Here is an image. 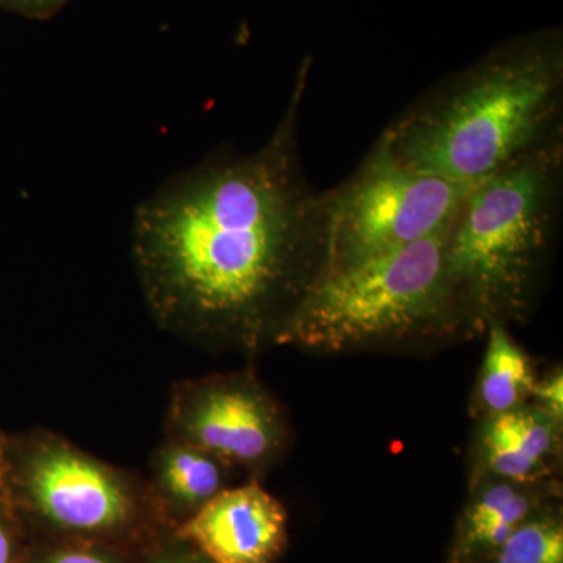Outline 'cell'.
Segmentation results:
<instances>
[{"label":"cell","instance_id":"277c9868","mask_svg":"<svg viewBox=\"0 0 563 563\" xmlns=\"http://www.w3.org/2000/svg\"><path fill=\"white\" fill-rule=\"evenodd\" d=\"M448 229L321 274L274 343L344 352L472 329L448 277Z\"/></svg>","mask_w":563,"mask_h":563},{"label":"cell","instance_id":"3957f363","mask_svg":"<svg viewBox=\"0 0 563 563\" xmlns=\"http://www.w3.org/2000/svg\"><path fill=\"white\" fill-rule=\"evenodd\" d=\"M563 140L555 139L472 190L446 235V272L470 328L521 320L553 242Z\"/></svg>","mask_w":563,"mask_h":563},{"label":"cell","instance_id":"4fadbf2b","mask_svg":"<svg viewBox=\"0 0 563 563\" xmlns=\"http://www.w3.org/2000/svg\"><path fill=\"white\" fill-rule=\"evenodd\" d=\"M495 563H563L562 521L554 515H531L496 548Z\"/></svg>","mask_w":563,"mask_h":563},{"label":"cell","instance_id":"9a60e30c","mask_svg":"<svg viewBox=\"0 0 563 563\" xmlns=\"http://www.w3.org/2000/svg\"><path fill=\"white\" fill-rule=\"evenodd\" d=\"M41 563H120L110 551L98 544L70 543L55 548Z\"/></svg>","mask_w":563,"mask_h":563},{"label":"cell","instance_id":"7c38bea8","mask_svg":"<svg viewBox=\"0 0 563 563\" xmlns=\"http://www.w3.org/2000/svg\"><path fill=\"white\" fill-rule=\"evenodd\" d=\"M470 504L462 528V544L466 553L495 551L515 529L532 515L537 496L533 485L485 477Z\"/></svg>","mask_w":563,"mask_h":563},{"label":"cell","instance_id":"6da1fadb","mask_svg":"<svg viewBox=\"0 0 563 563\" xmlns=\"http://www.w3.org/2000/svg\"><path fill=\"white\" fill-rule=\"evenodd\" d=\"M309 68L306 60L263 146L180 173L135 210L133 262L151 313L168 331L258 350L320 277L324 192L303 176L298 135Z\"/></svg>","mask_w":563,"mask_h":563},{"label":"cell","instance_id":"9c48e42d","mask_svg":"<svg viewBox=\"0 0 563 563\" xmlns=\"http://www.w3.org/2000/svg\"><path fill=\"white\" fill-rule=\"evenodd\" d=\"M562 424L533 404L484 418L479 433L483 476L540 484L561 454Z\"/></svg>","mask_w":563,"mask_h":563},{"label":"cell","instance_id":"30bf717a","mask_svg":"<svg viewBox=\"0 0 563 563\" xmlns=\"http://www.w3.org/2000/svg\"><path fill=\"white\" fill-rule=\"evenodd\" d=\"M151 466L155 495L187 518L228 488L233 472L206 451L169 439L155 451Z\"/></svg>","mask_w":563,"mask_h":563},{"label":"cell","instance_id":"7a4b0ae2","mask_svg":"<svg viewBox=\"0 0 563 563\" xmlns=\"http://www.w3.org/2000/svg\"><path fill=\"white\" fill-rule=\"evenodd\" d=\"M562 96V29H543L444 77L380 136L402 165L476 185L561 139Z\"/></svg>","mask_w":563,"mask_h":563},{"label":"cell","instance_id":"5bb4252c","mask_svg":"<svg viewBox=\"0 0 563 563\" xmlns=\"http://www.w3.org/2000/svg\"><path fill=\"white\" fill-rule=\"evenodd\" d=\"M533 406L550 415L559 424H563V373L554 368L542 379H537L532 390Z\"/></svg>","mask_w":563,"mask_h":563},{"label":"cell","instance_id":"5b68a950","mask_svg":"<svg viewBox=\"0 0 563 563\" xmlns=\"http://www.w3.org/2000/svg\"><path fill=\"white\" fill-rule=\"evenodd\" d=\"M472 187L402 165L379 136L357 172L324 191L321 274L443 232Z\"/></svg>","mask_w":563,"mask_h":563},{"label":"cell","instance_id":"8fae6325","mask_svg":"<svg viewBox=\"0 0 563 563\" xmlns=\"http://www.w3.org/2000/svg\"><path fill=\"white\" fill-rule=\"evenodd\" d=\"M487 347L476 404L483 417L509 412L531 401L536 374L532 362L503 322L487 324Z\"/></svg>","mask_w":563,"mask_h":563},{"label":"cell","instance_id":"8992f818","mask_svg":"<svg viewBox=\"0 0 563 563\" xmlns=\"http://www.w3.org/2000/svg\"><path fill=\"white\" fill-rule=\"evenodd\" d=\"M14 479L25 501L57 531L106 537L131 528L139 517L136 477L41 432L25 444Z\"/></svg>","mask_w":563,"mask_h":563},{"label":"cell","instance_id":"ac0fdd59","mask_svg":"<svg viewBox=\"0 0 563 563\" xmlns=\"http://www.w3.org/2000/svg\"><path fill=\"white\" fill-rule=\"evenodd\" d=\"M13 559V542L9 529L0 521V563H11Z\"/></svg>","mask_w":563,"mask_h":563},{"label":"cell","instance_id":"52a82bcc","mask_svg":"<svg viewBox=\"0 0 563 563\" xmlns=\"http://www.w3.org/2000/svg\"><path fill=\"white\" fill-rule=\"evenodd\" d=\"M166 439L191 444L233 470L261 473L284 453L288 424L252 374H217L174 387Z\"/></svg>","mask_w":563,"mask_h":563},{"label":"cell","instance_id":"e0dca14e","mask_svg":"<svg viewBox=\"0 0 563 563\" xmlns=\"http://www.w3.org/2000/svg\"><path fill=\"white\" fill-rule=\"evenodd\" d=\"M150 563H210L198 550H168L155 555Z\"/></svg>","mask_w":563,"mask_h":563},{"label":"cell","instance_id":"d6986e66","mask_svg":"<svg viewBox=\"0 0 563 563\" xmlns=\"http://www.w3.org/2000/svg\"><path fill=\"white\" fill-rule=\"evenodd\" d=\"M7 476H9V461H7L5 448L0 442V487H2Z\"/></svg>","mask_w":563,"mask_h":563},{"label":"cell","instance_id":"2e32d148","mask_svg":"<svg viewBox=\"0 0 563 563\" xmlns=\"http://www.w3.org/2000/svg\"><path fill=\"white\" fill-rule=\"evenodd\" d=\"M68 0H0V9L14 11L31 20H49Z\"/></svg>","mask_w":563,"mask_h":563},{"label":"cell","instance_id":"ba28073f","mask_svg":"<svg viewBox=\"0 0 563 563\" xmlns=\"http://www.w3.org/2000/svg\"><path fill=\"white\" fill-rule=\"evenodd\" d=\"M176 536L210 563H274L287 547L288 514L252 479L218 493L181 521Z\"/></svg>","mask_w":563,"mask_h":563}]
</instances>
